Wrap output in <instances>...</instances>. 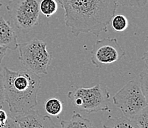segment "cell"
Returning <instances> with one entry per match:
<instances>
[{
    "label": "cell",
    "instance_id": "8",
    "mask_svg": "<svg viewBox=\"0 0 148 128\" xmlns=\"http://www.w3.org/2000/svg\"><path fill=\"white\" fill-rule=\"evenodd\" d=\"M13 119L18 128H60L49 116L42 115L33 109L15 116Z\"/></svg>",
    "mask_w": 148,
    "mask_h": 128
},
{
    "label": "cell",
    "instance_id": "24",
    "mask_svg": "<svg viewBox=\"0 0 148 128\" xmlns=\"http://www.w3.org/2000/svg\"><path fill=\"white\" fill-rule=\"evenodd\" d=\"M0 1H1V0H0Z\"/></svg>",
    "mask_w": 148,
    "mask_h": 128
},
{
    "label": "cell",
    "instance_id": "11",
    "mask_svg": "<svg viewBox=\"0 0 148 128\" xmlns=\"http://www.w3.org/2000/svg\"><path fill=\"white\" fill-rule=\"evenodd\" d=\"M103 128H140L133 119L125 116L109 117Z\"/></svg>",
    "mask_w": 148,
    "mask_h": 128
},
{
    "label": "cell",
    "instance_id": "15",
    "mask_svg": "<svg viewBox=\"0 0 148 128\" xmlns=\"http://www.w3.org/2000/svg\"><path fill=\"white\" fill-rule=\"evenodd\" d=\"M111 27L115 31L122 32L128 27V20L124 15L119 14L114 16L111 21Z\"/></svg>",
    "mask_w": 148,
    "mask_h": 128
},
{
    "label": "cell",
    "instance_id": "23",
    "mask_svg": "<svg viewBox=\"0 0 148 128\" xmlns=\"http://www.w3.org/2000/svg\"><path fill=\"white\" fill-rule=\"evenodd\" d=\"M1 7H2V3L0 2V8H1Z\"/></svg>",
    "mask_w": 148,
    "mask_h": 128
},
{
    "label": "cell",
    "instance_id": "6",
    "mask_svg": "<svg viewBox=\"0 0 148 128\" xmlns=\"http://www.w3.org/2000/svg\"><path fill=\"white\" fill-rule=\"evenodd\" d=\"M113 102L122 112L124 116L133 119L147 106V99L144 95L139 83L130 80L113 96Z\"/></svg>",
    "mask_w": 148,
    "mask_h": 128
},
{
    "label": "cell",
    "instance_id": "4",
    "mask_svg": "<svg viewBox=\"0 0 148 128\" xmlns=\"http://www.w3.org/2000/svg\"><path fill=\"white\" fill-rule=\"evenodd\" d=\"M72 104L86 113L108 110L110 94L99 84L91 87H77L68 93Z\"/></svg>",
    "mask_w": 148,
    "mask_h": 128
},
{
    "label": "cell",
    "instance_id": "19",
    "mask_svg": "<svg viewBox=\"0 0 148 128\" xmlns=\"http://www.w3.org/2000/svg\"><path fill=\"white\" fill-rule=\"evenodd\" d=\"M4 128H18L17 126L16 123L13 119V117L8 116V118L7 120V122H5Z\"/></svg>",
    "mask_w": 148,
    "mask_h": 128
},
{
    "label": "cell",
    "instance_id": "9",
    "mask_svg": "<svg viewBox=\"0 0 148 128\" xmlns=\"http://www.w3.org/2000/svg\"><path fill=\"white\" fill-rule=\"evenodd\" d=\"M16 32L8 21L0 17V46L10 51L18 48Z\"/></svg>",
    "mask_w": 148,
    "mask_h": 128
},
{
    "label": "cell",
    "instance_id": "17",
    "mask_svg": "<svg viewBox=\"0 0 148 128\" xmlns=\"http://www.w3.org/2000/svg\"><path fill=\"white\" fill-rule=\"evenodd\" d=\"M118 5L124 7L144 8L147 3V0H114Z\"/></svg>",
    "mask_w": 148,
    "mask_h": 128
},
{
    "label": "cell",
    "instance_id": "20",
    "mask_svg": "<svg viewBox=\"0 0 148 128\" xmlns=\"http://www.w3.org/2000/svg\"><path fill=\"white\" fill-rule=\"evenodd\" d=\"M8 118V116L6 113L5 110L0 108V123L5 124L7 122V120Z\"/></svg>",
    "mask_w": 148,
    "mask_h": 128
},
{
    "label": "cell",
    "instance_id": "5",
    "mask_svg": "<svg viewBox=\"0 0 148 128\" xmlns=\"http://www.w3.org/2000/svg\"><path fill=\"white\" fill-rule=\"evenodd\" d=\"M47 48V44L37 38L18 43V59L26 69L38 75H47L52 59Z\"/></svg>",
    "mask_w": 148,
    "mask_h": 128
},
{
    "label": "cell",
    "instance_id": "14",
    "mask_svg": "<svg viewBox=\"0 0 148 128\" xmlns=\"http://www.w3.org/2000/svg\"><path fill=\"white\" fill-rule=\"evenodd\" d=\"M142 59L144 60L145 66L142 70V73H140L139 78V85L142 91L143 92L144 95H145L147 99V90H148V53L147 51H145L142 56Z\"/></svg>",
    "mask_w": 148,
    "mask_h": 128
},
{
    "label": "cell",
    "instance_id": "16",
    "mask_svg": "<svg viewBox=\"0 0 148 128\" xmlns=\"http://www.w3.org/2000/svg\"><path fill=\"white\" fill-rule=\"evenodd\" d=\"M133 120L140 128H148V106L137 113Z\"/></svg>",
    "mask_w": 148,
    "mask_h": 128
},
{
    "label": "cell",
    "instance_id": "7",
    "mask_svg": "<svg viewBox=\"0 0 148 128\" xmlns=\"http://www.w3.org/2000/svg\"><path fill=\"white\" fill-rule=\"evenodd\" d=\"M125 56V52L117 39L107 37L95 42L91 51V61L97 67H100L116 62Z\"/></svg>",
    "mask_w": 148,
    "mask_h": 128
},
{
    "label": "cell",
    "instance_id": "2",
    "mask_svg": "<svg viewBox=\"0 0 148 128\" xmlns=\"http://www.w3.org/2000/svg\"><path fill=\"white\" fill-rule=\"evenodd\" d=\"M5 102L11 113H24L37 105L41 79L38 74L23 68L14 71L8 67L2 70Z\"/></svg>",
    "mask_w": 148,
    "mask_h": 128
},
{
    "label": "cell",
    "instance_id": "12",
    "mask_svg": "<svg viewBox=\"0 0 148 128\" xmlns=\"http://www.w3.org/2000/svg\"><path fill=\"white\" fill-rule=\"evenodd\" d=\"M40 11L46 18H49L57 12L58 3L56 0H41Z\"/></svg>",
    "mask_w": 148,
    "mask_h": 128
},
{
    "label": "cell",
    "instance_id": "21",
    "mask_svg": "<svg viewBox=\"0 0 148 128\" xmlns=\"http://www.w3.org/2000/svg\"><path fill=\"white\" fill-rule=\"evenodd\" d=\"M7 51H8L7 48L0 46V64H2V60H3L4 57H5L7 53Z\"/></svg>",
    "mask_w": 148,
    "mask_h": 128
},
{
    "label": "cell",
    "instance_id": "1",
    "mask_svg": "<svg viewBox=\"0 0 148 128\" xmlns=\"http://www.w3.org/2000/svg\"><path fill=\"white\" fill-rule=\"evenodd\" d=\"M64 10L65 25L75 36L92 33L98 36L108 26L118 8L114 0H56Z\"/></svg>",
    "mask_w": 148,
    "mask_h": 128
},
{
    "label": "cell",
    "instance_id": "10",
    "mask_svg": "<svg viewBox=\"0 0 148 128\" xmlns=\"http://www.w3.org/2000/svg\"><path fill=\"white\" fill-rule=\"evenodd\" d=\"M60 128H95L89 119L84 118L80 113L74 112L69 120L60 122Z\"/></svg>",
    "mask_w": 148,
    "mask_h": 128
},
{
    "label": "cell",
    "instance_id": "18",
    "mask_svg": "<svg viewBox=\"0 0 148 128\" xmlns=\"http://www.w3.org/2000/svg\"><path fill=\"white\" fill-rule=\"evenodd\" d=\"M5 102V90L4 85V79L2 73L0 71V108Z\"/></svg>",
    "mask_w": 148,
    "mask_h": 128
},
{
    "label": "cell",
    "instance_id": "13",
    "mask_svg": "<svg viewBox=\"0 0 148 128\" xmlns=\"http://www.w3.org/2000/svg\"><path fill=\"white\" fill-rule=\"evenodd\" d=\"M44 107H45L46 112L49 115L52 116H58L61 113L64 106L60 100L56 98H51L47 100Z\"/></svg>",
    "mask_w": 148,
    "mask_h": 128
},
{
    "label": "cell",
    "instance_id": "3",
    "mask_svg": "<svg viewBox=\"0 0 148 128\" xmlns=\"http://www.w3.org/2000/svg\"><path fill=\"white\" fill-rule=\"evenodd\" d=\"M41 0H10L6 5L15 28L23 34L36 29L44 18L40 11Z\"/></svg>",
    "mask_w": 148,
    "mask_h": 128
},
{
    "label": "cell",
    "instance_id": "22",
    "mask_svg": "<svg viewBox=\"0 0 148 128\" xmlns=\"http://www.w3.org/2000/svg\"><path fill=\"white\" fill-rule=\"evenodd\" d=\"M5 124L0 123V128H4V126H5Z\"/></svg>",
    "mask_w": 148,
    "mask_h": 128
}]
</instances>
